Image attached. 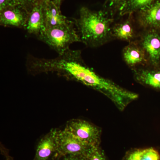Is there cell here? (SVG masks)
<instances>
[{"label":"cell","instance_id":"6da1fadb","mask_svg":"<svg viewBox=\"0 0 160 160\" xmlns=\"http://www.w3.org/2000/svg\"><path fill=\"white\" fill-rule=\"evenodd\" d=\"M32 65L36 72H57L98 90L111 100L120 110H124L138 98L136 93L97 74L84 63L80 50L69 49L51 59L35 58Z\"/></svg>","mask_w":160,"mask_h":160},{"label":"cell","instance_id":"7a4b0ae2","mask_svg":"<svg viewBox=\"0 0 160 160\" xmlns=\"http://www.w3.org/2000/svg\"><path fill=\"white\" fill-rule=\"evenodd\" d=\"M81 42L90 47H98L109 42L112 37L111 24L113 19L106 12L92 11L81 8L79 17L75 20Z\"/></svg>","mask_w":160,"mask_h":160},{"label":"cell","instance_id":"3957f363","mask_svg":"<svg viewBox=\"0 0 160 160\" xmlns=\"http://www.w3.org/2000/svg\"><path fill=\"white\" fill-rule=\"evenodd\" d=\"M74 23L46 28L38 37L39 39L54 49L59 55L69 49L72 43L81 42L79 36L74 27Z\"/></svg>","mask_w":160,"mask_h":160},{"label":"cell","instance_id":"277c9868","mask_svg":"<svg viewBox=\"0 0 160 160\" xmlns=\"http://www.w3.org/2000/svg\"><path fill=\"white\" fill-rule=\"evenodd\" d=\"M82 142L92 146H99L102 130L92 123L82 119L68 121L65 128Z\"/></svg>","mask_w":160,"mask_h":160},{"label":"cell","instance_id":"5b68a950","mask_svg":"<svg viewBox=\"0 0 160 160\" xmlns=\"http://www.w3.org/2000/svg\"><path fill=\"white\" fill-rule=\"evenodd\" d=\"M57 143L59 158L68 155L87 156L94 146L82 142L66 129L57 130Z\"/></svg>","mask_w":160,"mask_h":160},{"label":"cell","instance_id":"8992f818","mask_svg":"<svg viewBox=\"0 0 160 160\" xmlns=\"http://www.w3.org/2000/svg\"><path fill=\"white\" fill-rule=\"evenodd\" d=\"M57 129H52L42 138L37 146L33 160H58L59 158L57 143Z\"/></svg>","mask_w":160,"mask_h":160},{"label":"cell","instance_id":"52a82bcc","mask_svg":"<svg viewBox=\"0 0 160 160\" xmlns=\"http://www.w3.org/2000/svg\"><path fill=\"white\" fill-rule=\"evenodd\" d=\"M29 12L19 5L0 11V24L5 27L25 28Z\"/></svg>","mask_w":160,"mask_h":160},{"label":"cell","instance_id":"ba28073f","mask_svg":"<svg viewBox=\"0 0 160 160\" xmlns=\"http://www.w3.org/2000/svg\"><path fill=\"white\" fill-rule=\"evenodd\" d=\"M141 46L150 62L157 66L160 60V35L154 30L146 32L142 38Z\"/></svg>","mask_w":160,"mask_h":160},{"label":"cell","instance_id":"9c48e42d","mask_svg":"<svg viewBox=\"0 0 160 160\" xmlns=\"http://www.w3.org/2000/svg\"><path fill=\"white\" fill-rule=\"evenodd\" d=\"M24 29L38 38L46 30L43 2L38 1L29 12Z\"/></svg>","mask_w":160,"mask_h":160},{"label":"cell","instance_id":"30bf717a","mask_svg":"<svg viewBox=\"0 0 160 160\" xmlns=\"http://www.w3.org/2000/svg\"><path fill=\"white\" fill-rule=\"evenodd\" d=\"M138 21L143 28L160 29V0L139 12Z\"/></svg>","mask_w":160,"mask_h":160},{"label":"cell","instance_id":"8fae6325","mask_svg":"<svg viewBox=\"0 0 160 160\" xmlns=\"http://www.w3.org/2000/svg\"><path fill=\"white\" fill-rule=\"evenodd\" d=\"M43 12L46 28L66 25L71 22L61 13L60 8L51 0L43 2Z\"/></svg>","mask_w":160,"mask_h":160},{"label":"cell","instance_id":"7c38bea8","mask_svg":"<svg viewBox=\"0 0 160 160\" xmlns=\"http://www.w3.org/2000/svg\"><path fill=\"white\" fill-rule=\"evenodd\" d=\"M124 61L130 67L144 65L147 62L146 52L142 46L132 43L126 46L123 51Z\"/></svg>","mask_w":160,"mask_h":160},{"label":"cell","instance_id":"4fadbf2b","mask_svg":"<svg viewBox=\"0 0 160 160\" xmlns=\"http://www.w3.org/2000/svg\"><path fill=\"white\" fill-rule=\"evenodd\" d=\"M134 78L143 86L160 91V69H137L135 71Z\"/></svg>","mask_w":160,"mask_h":160},{"label":"cell","instance_id":"5bb4252c","mask_svg":"<svg viewBox=\"0 0 160 160\" xmlns=\"http://www.w3.org/2000/svg\"><path fill=\"white\" fill-rule=\"evenodd\" d=\"M112 36L118 39L131 41L134 37V32L131 20L116 24L112 29Z\"/></svg>","mask_w":160,"mask_h":160},{"label":"cell","instance_id":"9a60e30c","mask_svg":"<svg viewBox=\"0 0 160 160\" xmlns=\"http://www.w3.org/2000/svg\"><path fill=\"white\" fill-rule=\"evenodd\" d=\"M158 0H127L120 10V14L123 16L130 15L148 8Z\"/></svg>","mask_w":160,"mask_h":160},{"label":"cell","instance_id":"2e32d148","mask_svg":"<svg viewBox=\"0 0 160 160\" xmlns=\"http://www.w3.org/2000/svg\"><path fill=\"white\" fill-rule=\"evenodd\" d=\"M139 160H160V155L159 152L152 148L141 149Z\"/></svg>","mask_w":160,"mask_h":160},{"label":"cell","instance_id":"e0dca14e","mask_svg":"<svg viewBox=\"0 0 160 160\" xmlns=\"http://www.w3.org/2000/svg\"><path fill=\"white\" fill-rule=\"evenodd\" d=\"M86 160H107L104 152L99 146H94L86 156Z\"/></svg>","mask_w":160,"mask_h":160},{"label":"cell","instance_id":"ac0fdd59","mask_svg":"<svg viewBox=\"0 0 160 160\" xmlns=\"http://www.w3.org/2000/svg\"><path fill=\"white\" fill-rule=\"evenodd\" d=\"M127 0H106V4L109 9L121 10Z\"/></svg>","mask_w":160,"mask_h":160},{"label":"cell","instance_id":"d6986e66","mask_svg":"<svg viewBox=\"0 0 160 160\" xmlns=\"http://www.w3.org/2000/svg\"><path fill=\"white\" fill-rule=\"evenodd\" d=\"M16 1L18 5L22 6L29 12L39 1L38 0H16Z\"/></svg>","mask_w":160,"mask_h":160},{"label":"cell","instance_id":"ffe728a7","mask_svg":"<svg viewBox=\"0 0 160 160\" xmlns=\"http://www.w3.org/2000/svg\"><path fill=\"white\" fill-rule=\"evenodd\" d=\"M141 149H133L127 152L123 160H139Z\"/></svg>","mask_w":160,"mask_h":160},{"label":"cell","instance_id":"44dd1931","mask_svg":"<svg viewBox=\"0 0 160 160\" xmlns=\"http://www.w3.org/2000/svg\"><path fill=\"white\" fill-rule=\"evenodd\" d=\"M58 160H86V156L81 155H68L61 157Z\"/></svg>","mask_w":160,"mask_h":160},{"label":"cell","instance_id":"7402d4cb","mask_svg":"<svg viewBox=\"0 0 160 160\" xmlns=\"http://www.w3.org/2000/svg\"><path fill=\"white\" fill-rule=\"evenodd\" d=\"M17 4L13 0H0V11Z\"/></svg>","mask_w":160,"mask_h":160},{"label":"cell","instance_id":"603a6c76","mask_svg":"<svg viewBox=\"0 0 160 160\" xmlns=\"http://www.w3.org/2000/svg\"><path fill=\"white\" fill-rule=\"evenodd\" d=\"M51 1L55 4L56 6L60 9V6H61L62 0H51Z\"/></svg>","mask_w":160,"mask_h":160},{"label":"cell","instance_id":"cb8c5ba5","mask_svg":"<svg viewBox=\"0 0 160 160\" xmlns=\"http://www.w3.org/2000/svg\"><path fill=\"white\" fill-rule=\"evenodd\" d=\"M38 1H39L40 2H44L45 1H46V0H38Z\"/></svg>","mask_w":160,"mask_h":160},{"label":"cell","instance_id":"d4e9b609","mask_svg":"<svg viewBox=\"0 0 160 160\" xmlns=\"http://www.w3.org/2000/svg\"><path fill=\"white\" fill-rule=\"evenodd\" d=\"M13 1H14V2H15L16 3V4H17V2H16V0H13ZM18 5V4H17Z\"/></svg>","mask_w":160,"mask_h":160}]
</instances>
